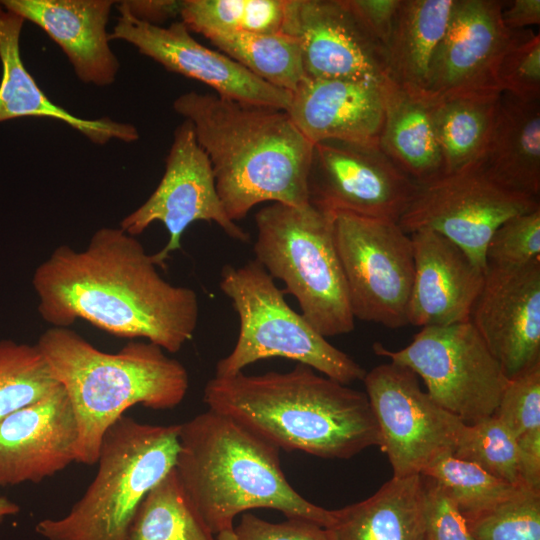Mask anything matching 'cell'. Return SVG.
<instances>
[{"mask_svg": "<svg viewBox=\"0 0 540 540\" xmlns=\"http://www.w3.org/2000/svg\"><path fill=\"white\" fill-rule=\"evenodd\" d=\"M32 286L52 327L82 319L169 353L192 339L199 321L196 291L166 281L137 237L120 227L98 229L83 250L58 246L35 269Z\"/></svg>", "mask_w": 540, "mask_h": 540, "instance_id": "cell-1", "label": "cell"}, {"mask_svg": "<svg viewBox=\"0 0 540 540\" xmlns=\"http://www.w3.org/2000/svg\"><path fill=\"white\" fill-rule=\"evenodd\" d=\"M173 109L191 123L232 221L263 202L309 204L313 144L286 110L195 91L176 98Z\"/></svg>", "mask_w": 540, "mask_h": 540, "instance_id": "cell-2", "label": "cell"}, {"mask_svg": "<svg viewBox=\"0 0 540 540\" xmlns=\"http://www.w3.org/2000/svg\"><path fill=\"white\" fill-rule=\"evenodd\" d=\"M203 401L279 449L348 459L380 434L365 392L298 363L288 372L211 378Z\"/></svg>", "mask_w": 540, "mask_h": 540, "instance_id": "cell-3", "label": "cell"}, {"mask_svg": "<svg viewBox=\"0 0 540 540\" xmlns=\"http://www.w3.org/2000/svg\"><path fill=\"white\" fill-rule=\"evenodd\" d=\"M279 450L210 409L180 424L175 470L213 534L233 529L236 515L255 508L331 526L334 511L313 504L292 487L281 469Z\"/></svg>", "mask_w": 540, "mask_h": 540, "instance_id": "cell-4", "label": "cell"}, {"mask_svg": "<svg viewBox=\"0 0 540 540\" xmlns=\"http://www.w3.org/2000/svg\"><path fill=\"white\" fill-rule=\"evenodd\" d=\"M36 344L72 404L77 463H97L104 434L128 408L172 409L189 388L185 366L148 341H130L107 353L70 328L51 327Z\"/></svg>", "mask_w": 540, "mask_h": 540, "instance_id": "cell-5", "label": "cell"}, {"mask_svg": "<svg viewBox=\"0 0 540 540\" xmlns=\"http://www.w3.org/2000/svg\"><path fill=\"white\" fill-rule=\"evenodd\" d=\"M179 430L120 417L103 436L85 493L65 516L43 519L35 531L45 540H124L145 495L175 467Z\"/></svg>", "mask_w": 540, "mask_h": 540, "instance_id": "cell-6", "label": "cell"}, {"mask_svg": "<svg viewBox=\"0 0 540 540\" xmlns=\"http://www.w3.org/2000/svg\"><path fill=\"white\" fill-rule=\"evenodd\" d=\"M333 219L310 204L271 203L255 215V260L284 283V293L295 297L301 314L324 337L350 333L355 324Z\"/></svg>", "mask_w": 540, "mask_h": 540, "instance_id": "cell-7", "label": "cell"}, {"mask_svg": "<svg viewBox=\"0 0 540 540\" xmlns=\"http://www.w3.org/2000/svg\"><path fill=\"white\" fill-rule=\"evenodd\" d=\"M219 287L240 325L235 346L217 362L214 376H233L258 360L281 357L345 385L363 380L366 371L289 306L284 291L255 259L239 267L225 265Z\"/></svg>", "mask_w": 540, "mask_h": 540, "instance_id": "cell-8", "label": "cell"}, {"mask_svg": "<svg viewBox=\"0 0 540 540\" xmlns=\"http://www.w3.org/2000/svg\"><path fill=\"white\" fill-rule=\"evenodd\" d=\"M375 354L413 371L427 393L465 424L494 415L509 379L470 321L423 327L409 345Z\"/></svg>", "mask_w": 540, "mask_h": 540, "instance_id": "cell-9", "label": "cell"}, {"mask_svg": "<svg viewBox=\"0 0 540 540\" xmlns=\"http://www.w3.org/2000/svg\"><path fill=\"white\" fill-rule=\"evenodd\" d=\"M333 238L354 318L388 328L408 325L413 245L397 222L337 213Z\"/></svg>", "mask_w": 540, "mask_h": 540, "instance_id": "cell-10", "label": "cell"}, {"mask_svg": "<svg viewBox=\"0 0 540 540\" xmlns=\"http://www.w3.org/2000/svg\"><path fill=\"white\" fill-rule=\"evenodd\" d=\"M540 208L539 199L506 189L478 165L417 184L398 221L407 234L431 230L448 238L484 271L496 229L511 217Z\"/></svg>", "mask_w": 540, "mask_h": 540, "instance_id": "cell-11", "label": "cell"}, {"mask_svg": "<svg viewBox=\"0 0 540 540\" xmlns=\"http://www.w3.org/2000/svg\"><path fill=\"white\" fill-rule=\"evenodd\" d=\"M362 381L392 477L421 474L453 454L465 423L423 391L413 371L390 361L366 372Z\"/></svg>", "mask_w": 540, "mask_h": 540, "instance_id": "cell-12", "label": "cell"}, {"mask_svg": "<svg viewBox=\"0 0 540 540\" xmlns=\"http://www.w3.org/2000/svg\"><path fill=\"white\" fill-rule=\"evenodd\" d=\"M197 221L216 223L234 240H250L249 233L226 214L210 161L198 144L191 123L184 120L174 131L158 186L141 206L122 219L119 227L136 237L152 223L161 222L169 238L152 258L157 267L165 268L169 255L181 248L185 230Z\"/></svg>", "mask_w": 540, "mask_h": 540, "instance_id": "cell-13", "label": "cell"}, {"mask_svg": "<svg viewBox=\"0 0 540 540\" xmlns=\"http://www.w3.org/2000/svg\"><path fill=\"white\" fill-rule=\"evenodd\" d=\"M416 183L378 146L341 141L313 145L307 177L308 202L331 215L399 221Z\"/></svg>", "mask_w": 540, "mask_h": 540, "instance_id": "cell-14", "label": "cell"}, {"mask_svg": "<svg viewBox=\"0 0 540 540\" xmlns=\"http://www.w3.org/2000/svg\"><path fill=\"white\" fill-rule=\"evenodd\" d=\"M282 32L299 42L305 77L382 85L387 54L346 0H286Z\"/></svg>", "mask_w": 540, "mask_h": 540, "instance_id": "cell-15", "label": "cell"}, {"mask_svg": "<svg viewBox=\"0 0 540 540\" xmlns=\"http://www.w3.org/2000/svg\"><path fill=\"white\" fill-rule=\"evenodd\" d=\"M503 6L496 0L455 1L430 66L427 101L502 93L498 68L514 31L502 20Z\"/></svg>", "mask_w": 540, "mask_h": 540, "instance_id": "cell-16", "label": "cell"}, {"mask_svg": "<svg viewBox=\"0 0 540 540\" xmlns=\"http://www.w3.org/2000/svg\"><path fill=\"white\" fill-rule=\"evenodd\" d=\"M469 321L509 380L540 364V259L487 264Z\"/></svg>", "mask_w": 540, "mask_h": 540, "instance_id": "cell-17", "label": "cell"}, {"mask_svg": "<svg viewBox=\"0 0 540 540\" xmlns=\"http://www.w3.org/2000/svg\"><path fill=\"white\" fill-rule=\"evenodd\" d=\"M117 7L120 16L109 34L110 40L130 43L165 69L208 85L218 96L288 109L290 92L271 86L220 51L200 44L182 21L168 27L152 25L137 20L118 4Z\"/></svg>", "mask_w": 540, "mask_h": 540, "instance_id": "cell-18", "label": "cell"}, {"mask_svg": "<svg viewBox=\"0 0 540 540\" xmlns=\"http://www.w3.org/2000/svg\"><path fill=\"white\" fill-rule=\"evenodd\" d=\"M79 439L70 399L60 385L0 422V487L38 483L76 461Z\"/></svg>", "mask_w": 540, "mask_h": 540, "instance_id": "cell-19", "label": "cell"}, {"mask_svg": "<svg viewBox=\"0 0 540 540\" xmlns=\"http://www.w3.org/2000/svg\"><path fill=\"white\" fill-rule=\"evenodd\" d=\"M413 245L414 278L408 325L447 326L470 320L485 271L458 245L431 230L409 234Z\"/></svg>", "mask_w": 540, "mask_h": 540, "instance_id": "cell-20", "label": "cell"}, {"mask_svg": "<svg viewBox=\"0 0 540 540\" xmlns=\"http://www.w3.org/2000/svg\"><path fill=\"white\" fill-rule=\"evenodd\" d=\"M286 111L313 145L341 141L379 147L384 120L381 85L304 77Z\"/></svg>", "mask_w": 540, "mask_h": 540, "instance_id": "cell-21", "label": "cell"}, {"mask_svg": "<svg viewBox=\"0 0 540 540\" xmlns=\"http://www.w3.org/2000/svg\"><path fill=\"white\" fill-rule=\"evenodd\" d=\"M9 11L40 27L64 52L86 84L114 83L119 61L106 26L113 0H2Z\"/></svg>", "mask_w": 540, "mask_h": 540, "instance_id": "cell-22", "label": "cell"}, {"mask_svg": "<svg viewBox=\"0 0 540 540\" xmlns=\"http://www.w3.org/2000/svg\"><path fill=\"white\" fill-rule=\"evenodd\" d=\"M25 20L7 10L0 2V122L42 117L62 121L90 141L105 144L112 139L134 142L139 138L137 128L108 117L83 119L53 103L40 89L25 68L20 54V34Z\"/></svg>", "mask_w": 540, "mask_h": 540, "instance_id": "cell-23", "label": "cell"}, {"mask_svg": "<svg viewBox=\"0 0 540 540\" xmlns=\"http://www.w3.org/2000/svg\"><path fill=\"white\" fill-rule=\"evenodd\" d=\"M477 165L506 189L539 199L540 100L501 94L490 142Z\"/></svg>", "mask_w": 540, "mask_h": 540, "instance_id": "cell-24", "label": "cell"}, {"mask_svg": "<svg viewBox=\"0 0 540 540\" xmlns=\"http://www.w3.org/2000/svg\"><path fill=\"white\" fill-rule=\"evenodd\" d=\"M333 511L332 540H421L423 476L392 477L367 499Z\"/></svg>", "mask_w": 540, "mask_h": 540, "instance_id": "cell-25", "label": "cell"}, {"mask_svg": "<svg viewBox=\"0 0 540 540\" xmlns=\"http://www.w3.org/2000/svg\"><path fill=\"white\" fill-rule=\"evenodd\" d=\"M384 120L379 140L381 151L417 184L444 173L430 103L410 93L391 78L382 85Z\"/></svg>", "mask_w": 540, "mask_h": 540, "instance_id": "cell-26", "label": "cell"}, {"mask_svg": "<svg viewBox=\"0 0 540 540\" xmlns=\"http://www.w3.org/2000/svg\"><path fill=\"white\" fill-rule=\"evenodd\" d=\"M455 1L401 0L386 54L390 78L406 91L423 97Z\"/></svg>", "mask_w": 540, "mask_h": 540, "instance_id": "cell-27", "label": "cell"}, {"mask_svg": "<svg viewBox=\"0 0 540 540\" xmlns=\"http://www.w3.org/2000/svg\"><path fill=\"white\" fill-rule=\"evenodd\" d=\"M501 94L428 101L443 159V174L480 162L494 130Z\"/></svg>", "mask_w": 540, "mask_h": 540, "instance_id": "cell-28", "label": "cell"}, {"mask_svg": "<svg viewBox=\"0 0 540 540\" xmlns=\"http://www.w3.org/2000/svg\"><path fill=\"white\" fill-rule=\"evenodd\" d=\"M207 38L251 74L291 94L305 77L299 42L283 32L215 33Z\"/></svg>", "mask_w": 540, "mask_h": 540, "instance_id": "cell-29", "label": "cell"}, {"mask_svg": "<svg viewBox=\"0 0 540 540\" xmlns=\"http://www.w3.org/2000/svg\"><path fill=\"white\" fill-rule=\"evenodd\" d=\"M189 500L175 467L138 506L124 540H217Z\"/></svg>", "mask_w": 540, "mask_h": 540, "instance_id": "cell-30", "label": "cell"}, {"mask_svg": "<svg viewBox=\"0 0 540 540\" xmlns=\"http://www.w3.org/2000/svg\"><path fill=\"white\" fill-rule=\"evenodd\" d=\"M286 0H182L181 21L189 31L215 33L282 32Z\"/></svg>", "mask_w": 540, "mask_h": 540, "instance_id": "cell-31", "label": "cell"}, {"mask_svg": "<svg viewBox=\"0 0 540 540\" xmlns=\"http://www.w3.org/2000/svg\"><path fill=\"white\" fill-rule=\"evenodd\" d=\"M58 386L37 344L0 340V422Z\"/></svg>", "mask_w": 540, "mask_h": 540, "instance_id": "cell-32", "label": "cell"}, {"mask_svg": "<svg viewBox=\"0 0 540 540\" xmlns=\"http://www.w3.org/2000/svg\"><path fill=\"white\" fill-rule=\"evenodd\" d=\"M421 475L438 482L464 517L485 510L511 496L518 487L453 454L425 468Z\"/></svg>", "mask_w": 540, "mask_h": 540, "instance_id": "cell-33", "label": "cell"}, {"mask_svg": "<svg viewBox=\"0 0 540 540\" xmlns=\"http://www.w3.org/2000/svg\"><path fill=\"white\" fill-rule=\"evenodd\" d=\"M453 455L514 486H523L517 441L495 415L464 424Z\"/></svg>", "mask_w": 540, "mask_h": 540, "instance_id": "cell-34", "label": "cell"}, {"mask_svg": "<svg viewBox=\"0 0 540 540\" xmlns=\"http://www.w3.org/2000/svg\"><path fill=\"white\" fill-rule=\"evenodd\" d=\"M464 518L475 540H540V494L520 486L508 498Z\"/></svg>", "mask_w": 540, "mask_h": 540, "instance_id": "cell-35", "label": "cell"}, {"mask_svg": "<svg viewBox=\"0 0 540 540\" xmlns=\"http://www.w3.org/2000/svg\"><path fill=\"white\" fill-rule=\"evenodd\" d=\"M502 93L522 101L540 100V36L532 31H513L499 68Z\"/></svg>", "mask_w": 540, "mask_h": 540, "instance_id": "cell-36", "label": "cell"}, {"mask_svg": "<svg viewBox=\"0 0 540 540\" xmlns=\"http://www.w3.org/2000/svg\"><path fill=\"white\" fill-rule=\"evenodd\" d=\"M540 259V208L509 218L493 233L487 264L519 266Z\"/></svg>", "mask_w": 540, "mask_h": 540, "instance_id": "cell-37", "label": "cell"}, {"mask_svg": "<svg viewBox=\"0 0 540 540\" xmlns=\"http://www.w3.org/2000/svg\"><path fill=\"white\" fill-rule=\"evenodd\" d=\"M494 415L515 439L540 430V364L509 380Z\"/></svg>", "mask_w": 540, "mask_h": 540, "instance_id": "cell-38", "label": "cell"}, {"mask_svg": "<svg viewBox=\"0 0 540 540\" xmlns=\"http://www.w3.org/2000/svg\"><path fill=\"white\" fill-rule=\"evenodd\" d=\"M423 482L424 521L421 540H475L463 514L444 488L426 476H423Z\"/></svg>", "mask_w": 540, "mask_h": 540, "instance_id": "cell-39", "label": "cell"}, {"mask_svg": "<svg viewBox=\"0 0 540 540\" xmlns=\"http://www.w3.org/2000/svg\"><path fill=\"white\" fill-rule=\"evenodd\" d=\"M237 540H332L327 528L302 518L271 523L245 512L233 528Z\"/></svg>", "mask_w": 540, "mask_h": 540, "instance_id": "cell-40", "label": "cell"}, {"mask_svg": "<svg viewBox=\"0 0 540 540\" xmlns=\"http://www.w3.org/2000/svg\"><path fill=\"white\" fill-rule=\"evenodd\" d=\"M369 34L387 49L401 0H346Z\"/></svg>", "mask_w": 540, "mask_h": 540, "instance_id": "cell-41", "label": "cell"}, {"mask_svg": "<svg viewBox=\"0 0 540 540\" xmlns=\"http://www.w3.org/2000/svg\"><path fill=\"white\" fill-rule=\"evenodd\" d=\"M522 485L540 494V430L516 438Z\"/></svg>", "mask_w": 540, "mask_h": 540, "instance_id": "cell-42", "label": "cell"}, {"mask_svg": "<svg viewBox=\"0 0 540 540\" xmlns=\"http://www.w3.org/2000/svg\"><path fill=\"white\" fill-rule=\"evenodd\" d=\"M117 4L137 20L160 26L164 21L180 14L182 1L125 0L117 2Z\"/></svg>", "mask_w": 540, "mask_h": 540, "instance_id": "cell-43", "label": "cell"}, {"mask_svg": "<svg viewBox=\"0 0 540 540\" xmlns=\"http://www.w3.org/2000/svg\"><path fill=\"white\" fill-rule=\"evenodd\" d=\"M502 20L510 30L540 23V0H514L502 9Z\"/></svg>", "mask_w": 540, "mask_h": 540, "instance_id": "cell-44", "label": "cell"}, {"mask_svg": "<svg viewBox=\"0 0 540 540\" xmlns=\"http://www.w3.org/2000/svg\"><path fill=\"white\" fill-rule=\"evenodd\" d=\"M19 511L20 507L15 502L6 497H0V524L5 518L16 515Z\"/></svg>", "mask_w": 540, "mask_h": 540, "instance_id": "cell-45", "label": "cell"}, {"mask_svg": "<svg viewBox=\"0 0 540 540\" xmlns=\"http://www.w3.org/2000/svg\"><path fill=\"white\" fill-rule=\"evenodd\" d=\"M217 540H237L233 529L221 531L217 534Z\"/></svg>", "mask_w": 540, "mask_h": 540, "instance_id": "cell-46", "label": "cell"}]
</instances>
